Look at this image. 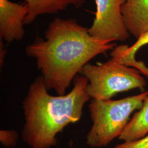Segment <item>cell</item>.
<instances>
[{
    "instance_id": "cell-1",
    "label": "cell",
    "mask_w": 148,
    "mask_h": 148,
    "mask_svg": "<svg viewBox=\"0 0 148 148\" xmlns=\"http://www.w3.org/2000/svg\"><path fill=\"white\" fill-rule=\"evenodd\" d=\"M88 29L74 19L56 18L45 32V40L37 37L27 46L26 54L36 60L48 90L65 95L85 65L116 46L113 41L92 36Z\"/></svg>"
},
{
    "instance_id": "cell-2",
    "label": "cell",
    "mask_w": 148,
    "mask_h": 148,
    "mask_svg": "<svg viewBox=\"0 0 148 148\" xmlns=\"http://www.w3.org/2000/svg\"><path fill=\"white\" fill-rule=\"evenodd\" d=\"M88 83L86 77L78 74L69 93L53 96L48 93L42 75L37 76L23 101V140L32 148L55 147L59 133L82 116L84 106L90 99L86 91Z\"/></svg>"
},
{
    "instance_id": "cell-3",
    "label": "cell",
    "mask_w": 148,
    "mask_h": 148,
    "mask_svg": "<svg viewBox=\"0 0 148 148\" xmlns=\"http://www.w3.org/2000/svg\"><path fill=\"white\" fill-rule=\"evenodd\" d=\"M148 92L119 100L91 99L89 104L93 125L86 136V143L92 148L107 146L119 137L133 111L139 110Z\"/></svg>"
},
{
    "instance_id": "cell-4",
    "label": "cell",
    "mask_w": 148,
    "mask_h": 148,
    "mask_svg": "<svg viewBox=\"0 0 148 148\" xmlns=\"http://www.w3.org/2000/svg\"><path fill=\"white\" fill-rule=\"evenodd\" d=\"M140 73L136 68L111 59L95 65L87 63L79 74L88 81L86 91L90 99L107 100L122 92L144 90L147 83Z\"/></svg>"
},
{
    "instance_id": "cell-5",
    "label": "cell",
    "mask_w": 148,
    "mask_h": 148,
    "mask_svg": "<svg viewBox=\"0 0 148 148\" xmlns=\"http://www.w3.org/2000/svg\"><path fill=\"white\" fill-rule=\"evenodd\" d=\"M95 18L88 29L90 35L97 39L124 41L130 34L126 27L122 7L126 0H95Z\"/></svg>"
},
{
    "instance_id": "cell-6",
    "label": "cell",
    "mask_w": 148,
    "mask_h": 148,
    "mask_svg": "<svg viewBox=\"0 0 148 148\" xmlns=\"http://www.w3.org/2000/svg\"><path fill=\"white\" fill-rule=\"evenodd\" d=\"M27 5L10 0H0V38L8 42L21 41L25 35L24 25Z\"/></svg>"
},
{
    "instance_id": "cell-7",
    "label": "cell",
    "mask_w": 148,
    "mask_h": 148,
    "mask_svg": "<svg viewBox=\"0 0 148 148\" xmlns=\"http://www.w3.org/2000/svg\"><path fill=\"white\" fill-rule=\"evenodd\" d=\"M122 14L127 30L137 39L148 31V0H126Z\"/></svg>"
},
{
    "instance_id": "cell-8",
    "label": "cell",
    "mask_w": 148,
    "mask_h": 148,
    "mask_svg": "<svg viewBox=\"0 0 148 148\" xmlns=\"http://www.w3.org/2000/svg\"><path fill=\"white\" fill-rule=\"evenodd\" d=\"M148 44V31L137 38L132 46L122 45L116 46L111 50V59L123 65L137 69L146 76L148 77V68L143 62L137 61L136 54L138 51Z\"/></svg>"
},
{
    "instance_id": "cell-9",
    "label": "cell",
    "mask_w": 148,
    "mask_h": 148,
    "mask_svg": "<svg viewBox=\"0 0 148 148\" xmlns=\"http://www.w3.org/2000/svg\"><path fill=\"white\" fill-rule=\"evenodd\" d=\"M86 0H25L28 13L25 24H30L38 16L45 14H55L66 9L69 5L79 8L83 5Z\"/></svg>"
},
{
    "instance_id": "cell-10",
    "label": "cell",
    "mask_w": 148,
    "mask_h": 148,
    "mask_svg": "<svg viewBox=\"0 0 148 148\" xmlns=\"http://www.w3.org/2000/svg\"><path fill=\"white\" fill-rule=\"evenodd\" d=\"M148 134V95L143 106L128 121L119 139L123 142L138 140Z\"/></svg>"
},
{
    "instance_id": "cell-11",
    "label": "cell",
    "mask_w": 148,
    "mask_h": 148,
    "mask_svg": "<svg viewBox=\"0 0 148 148\" xmlns=\"http://www.w3.org/2000/svg\"><path fill=\"white\" fill-rule=\"evenodd\" d=\"M18 138L19 135L16 131H0V142L6 148H11L16 146Z\"/></svg>"
},
{
    "instance_id": "cell-12",
    "label": "cell",
    "mask_w": 148,
    "mask_h": 148,
    "mask_svg": "<svg viewBox=\"0 0 148 148\" xmlns=\"http://www.w3.org/2000/svg\"><path fill=\"white\" fill-rule=\"evenodd\" d=\"M113 148H148V134L137 141L123 142Z\"/></svg>"
},
{
    "instance_id": "cell-13",
    "label": "cell",
    "mask_w": 148,
    "mask_h": 148,
    "mask_svg": "<svg viewBox=\"0 0 148 148\" xmlns=\"http://www.w3.org/2000/svg\"><path fill=\"white\" fill-rule=\"evenodd\" d=\"M0 63H1V67L3 66L4 59L5 57V53H6V49L5 48L3 42H2V40L1 39L0 41Z\"/></svg>"
}]
</instances>
